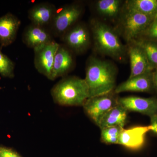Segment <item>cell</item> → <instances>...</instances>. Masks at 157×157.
Returning a JSON list of instances; mask_svg holds the SVG:
<instances>
[{"label": "cell", "mask_w": 157, "mask_h": 157, "mask_svg": "<svg viewBox=\"0 0 157 157\" xmlns=\"http://www.w3.org/2000/svg\"><path fill=\"white\" fill-rule=\"evenodd\" d=\"M134 42L143 49L153 69L157 68V42L148 39H135Z\"/></svg>", "instance_id": "obj_20"}, {"label": "cell", "mask_w": 157, "mask_h": 157, "mask_svg": "<svg viewBox=\"0 0 157 157\" xmlns=\"http://www.w3.org/2000/svg\"><path fill=\"white\" fill-rule=\"evenodd\" d=\"M21 21L12 13L0 17V45L1 48L7 47L15 41Z\"/></svg>", "instance_id": "obj_14"}, {"label": "cell", "mask_w": 157, "mask_h": 157, "mask_svg": "<svg viewBox=\"0 0 157 157\" xmlns=\"http://www.w3.org/2000/svg\"><path fill=\"white\" fill-rule=\"evenodd\" d=\"M118 103L128 111L138 112L149 117L157 114V99L130 96L118 98Z\"/></svg>", "instance_id": "obj_9"}, {"label": "cell", "mask_w": 157, "mask_h": 157, "mask_svg": "<svg viewBox=\"0 0 157 157\" xmlns=\"http://www.w3.org/2000/svg\"><path fill=\"white\" fill-rule=\"evenodd\" d=\"M122 2L119 0H100L96 3L98 14L106 18H114L122 10Z\"/></svg>", "instance_id": "obj_19"}, {"label": "cell", "mask_w": 157, "mask_h": 157, "mask_svg": "<svg viewBox=\"0 0 157 157\" xmlns=\"http://www.w3.org/2000/svg\"><path fill=\"white\" fill-rule=\"evenodd\" d=\"M48 29L30 24L25 29L22 34L24 44L35 49L54 41Z\"/></svg>", "instance_id": "obj_11"}, {"label": "cell", "mask_w": 157, "mask_h": 157, "mask_svg": "<svg viewBox=\"0 0 157 157\" xmlns=\"http://www.w3.org/2000/svg\"><path fill=\"white\" fill-rule=\"evenodd\" d=\"M124 7L153 18L157 17V0H130Z\"/></svg>", "instance_id": "obj_18"}, {"label": "cell", "mask_w": 157, "mask_h": 157, "mask_svg": "<svg viewBox=\"0 0 157 157\" xmlns=\"http://www.w3.org/2000/svg\"><path fill=\"white\" fill-rule=\"evenodd\" d=\"M73 52L64 44H60L57 50L52 72V80L65 77L74 67L75 60Z\"/></svg>", "instance_id": "obj_12"}, {"label": "cell", "mask_w": 157, "mask_h": 157, "mask_svg": "<svg viewBox=\"0 0 157 157\" xmlns=\"http://www.w3.org/2000/svg\"><path fill=\"white\" fill-rule=\"evenodd\" d=\"M123 9L120 20V31L128 43L141 36L155 18L125 7Z\"/></svg>", "instance_id": "obj_4"}, {"label": "cell", "mask_w": 157, "mask_h": 157, "mask_svg": "<svg viewBox=\"0 0 157 157\" xmlns=\"http://www.w3.org/2000/svg\"><path fill=\"white\" fill-rule=\"evenodd\" d=\"M83 10V6L77 2L57 9L53 21L48 29L53 37L61 39L67 31L78 22Z\"/></svg>", "instance_id": "obj_5"}, {"label": "cell", "mask_w": 157, "mask_h": 157, "mask_svg": "<svg viewBox=\"0 0 157 157\" xmlns=\"http://www.w3.org/2000/svg\"><path fill=\"white\" fill-rule=\"evenodd\" d=\"M113 92L90 98L82 107L86 114L98 125L101 119L108 111L117 105L118 98Z\"/></svg>", "instance_id": "obj_7"}, {"label": "cell", "mask_w": 157, "mask_h": 157, "mask_svg": "<svg viewBox=\"0 0 157 157\" xmlns=\"http://www.w3.org/2000/svg\"><path fill=\"white\" fill-rule=\"evenodd\" d=\"M124 128L120 126L107 127L101 129V140L106 144H118L121 132Z\"/></svg>", "instance_id": "obj_21"}, {"label": "cell", "mask_w": 157, "mask_h": 157, "mask_svg": "<svg viewBox=\"0 0 157 157\" xmlns=\"http://www.w3.org/2000/svg\"><path fill=\"white\" fill-rule=\"evenodd\" d=\"M14 69V62L0 51V74L4 77L13 78Z\"/></svg>", "instance_id": "obj_22"}, {"label": "cell", "mask_w": 157, "mask_h": 157, "mask_svg": "<svg viewBox=\"0 0 157 157\" xmlns=\"http://www.w3.org/2000/svg\"><path fill=\"white\" fill-rule=\"evenodd\" d=\"M57 9L56 6L52 3H39L29 9L28 17L31 24L48 29Z\"/></svg>", "instance_id": "obj_13"}, {"label": "cell", "mask_w": 157, "mask_h": 157, "mask_svg": "<svg viewBox=\"0 0 157 157\" xmlns=\"http://www.w3.org/2000/svg\"><path fill=\"white\" fill-rule=\"evenodd\" d=\"M90 33L87 26L77 22L67 31L61 39L73 53L81 54L88 49L91 44Z\"/></svg>", "instance_id": "obj_6"}, {"label": "cell", "mask_w": 157, "mask_h": 157, "mask_svg": "<svg viewBox=\"0 0 157 157\" xmlns=\"http://www.w3.org/2000/svg\"><path fill=\"white\" fill-rule=\"evenodd\" d=\"M94 47L99 53L123 61L128 54V48L121 41L117 33L105 23L93 19L90 22Z\"/></svg>", "instance_id": "obj_2"}, {"label": "cell", "mask_w": 157, "mask_h": 157, "mask_svg": "<svg viewBox=\"0 0 157 157\" xmlns=\"http://www.w3.org/2000/svg\"><path fill=\"white\" fill-rule=\"evenodd\" d=\"M151 125L152 127L151 132L157 135V114L151 117Z\"/></svg>", "instance_id": "obj_25"}, {"label": "cell", "mask_w": 157, "mask_h": 157, "mask_svg": "<svg viewBox=\"0 0 157 157\" xmlns=\"http://www.w3.org/2000/svg\"><path fill=\"white\" fill-rule=\"evenodd\" d=\"M51 94L55 103L64 106H82L90 97L84 78L76 76H65L54 86Z\"/></svg>", "instance_id": "obj_3"}, {"label": "cell", "mask_w": 157, "mask_h": 157, "mask_svg": "<svg viewBox=\"0 0 157 157\" xmlns=\"http://www.w3.org/2000/svg\"><path fill=\"white\" fill-rule=\"evenodd\" d=\"M0 157H22L13 150L0 146Z\"/></svg>", "instance_id": "obj_24"}, {"label": "cell", "mask_w": 157, "mask_h": 157, "mask_svg": "<svg viewBox=\"0 0 157 157\" xmlns=\"http://www.w3.org/2000/svg\"><path fill=\"white\" fill-rule=\"evenodd\" d=\"M117 69L111 62L96 57H90L86 67L84 78L88 87L90 98L114 92Z\"/></svg>", "instance_id": "obj_1"}, {"label": "cell", "mask_w": 157, "mask_h": 157, "mask_svg": "<svg viewBox=\"0 0 157 157\" xmlns=\"http://www.w3.org/2000/svg\"><path fill=\"white\" fill-rule=\"evenodd\" d=\"M152 81L153 88L157 91V68L155 72H152Z\"/></svg>", "instance_id": "obj_26"}, {"label": "cell", "mask_w": 157, "mask_h": 157, "mask_svg": "<svg viewBox=\"0 0 157 157\" xmlns=\"http://www.w3.org/2000/svg\"><path fill=\"white\" fill-rule=\"evenodd\" d=\"M127 48L131 67L129 78L151 73L153 69L150 64L143 49L134 41L128 43Z\"/></svg>", "instance_id": "obj_10"}, {"label": "cell", "mask_w": 157, "mask_h": 157, "mask_svg": "<svg viewBox=\"0 0 157 157\" xmlns=\"http://www.w3.org/2000/svg\"><path fill=\"white\" fill-rule=\"evenodd\" d=\"M128 111L118 104L109 109L101 119L98 126L101 129L107 127L120 126L124 128L126 124Z\"/></svg>", "instance_id": "obj_17"}, {"label": "cell", "mask_w": 157, "mask_h": 157, "mask_svg": "<svg viewBox=\"0 0 157 157\" xmlns=\"http://www.w3.org/2000/svg\"><path fill=\"white\" fill-rule=\"evenodd\" d=\"M141 35L145 36L147 39L157 42V17Z\"/></svg>", "instance_id": "obj_23"}, {"label": "cell", "mask_w": 157, "mask_h": 157, "mask_svg": "<svg viewBox=\"0 0 157 157\" xmlns=\"http://www.w3.org/2000/svg\"><path fill=\"white\" fill-rule=\"evenodd\" d=\"M151 125L135 126L123 129L120 135L118 144L127 148L137 150L142 147L145 142V135L151 131Z\"/></svg>", "instance_id": "obj_15"}, {"label": "cell", "mask_w": 157, "mask_h": 157, "mask_svg": "<svg viewBox=\"0 0 157 157\" xmlns=\"http://www.w3.org/2000/svg\"><path fill=\"white\" fill-rule=\"evenodd\" d=\"M153 88L152 72H151L129 78L117 86L114 93L118 94L125 92H148Z\"/></svg>", "instance_id": "obj_16"}, {"label": "cell", "mask_w": 157, "mask_h": 157, "mask_svg": "<svg viewBox=\"0 0 157 157\" xmlns=\"http://www.w3.org/2000/svg\"><path fill=\"white\" fill-rule=\"evenodd\" d=\"M59 45L54 41L34 49V67L39 73L51 80L55 57Z\"/></svg>", "instance_id": "obj_8"}]
</instances>
